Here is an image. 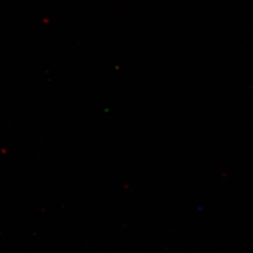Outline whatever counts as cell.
I'll return each instance as SVG.
<instances>
[]
</instances>
